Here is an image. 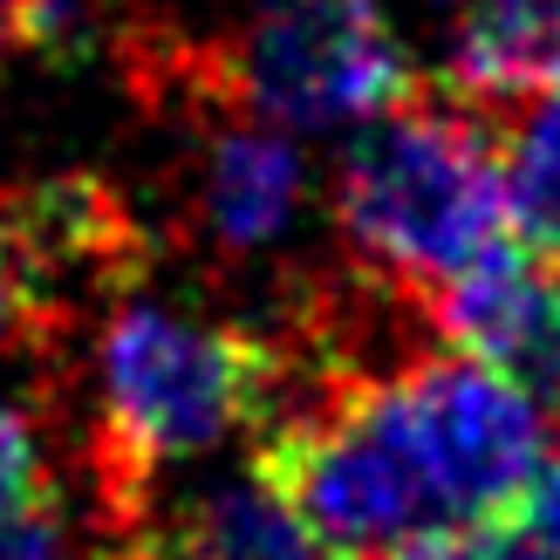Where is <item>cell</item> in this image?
Here are the masks:
<instances>
[{"label": "cell", "mask_w": 560, "mask_h": 560, "mask_svg": "<svg viewBox=\"0 0 560 560\" xmlns=\"http://www.w3.org/2000/svg\"><path fill=\"white\" fill-rule=\"evenodd\" d=\"M499 172H506L513 246L560 267V90H540L492 117Z\"/></svg>", "instance_id": "9c48e42d"}, {"label": "cell", "mask_w": 560, "mask_h": 560, "mask_svg": "<svg viewBox=\"0 0 560 560\" xmlns=\"http://www.w3.org/2000/svg\"><path fill=\"white\" fill-rule=\"evenodd\" d=\"M397 560H547L540 540L526 534L513 513H492V520H458V526H438V534L410 540Z\"/></svg>", "instance_id": "8fae6325"}, {"label": "cell", "mask_w": 560, "mask_h": 560, "mask_svg": "<svg viewBox=\"0 0 560 560\" xmlns=\"http://www.w3.org/2000/svg\"><path fill=\"white\" fill-rule=\"evenodd\" d=\"M8 8H14V0H0V21H8Z\"/></svg>", "instance_id": "2e32d148"}, {"label": "cell", "mask_w": 560, "mask_h": 560, "mask_svg": "<svg viewBox=\"0 0 560 560\" xmlns=\"http://www.w3.org/2000/svg\"><path fill=\"white\" fill-rule=\"evenodd\" d=\"M513 520L540 540V553H547V560H560V458H547V465L534 471V486L520 492Z\"/></svg>", "instance_id": "9a60e30c"}, {"label": "cell", "mask_w": 560, "mask_h": 560, "mask_svg": "<svg viewBox=\"0 0 560 560\" xmlns=\"http://www.w3.org/2000/svg\"><path fill=\"white\" fill-rule=\"evenodd\" d=\"M0 560H75V526L62 513V499H35L0 520Z\"/></svg>", "instance_id": "5bb4252c"}, {"label": "cell", "mask_w": 560, "mask_h": 560, "mask_svg": "<svg viewBox=\"0 0 560 560\" xmlns=\"http://www.w3.org/2000/svg\"><path fill=\"white\" fill-rule=\"evenodd\" d=\"M560 82V0H465L444 96L471 109H513Z\"/></svg>", "instance_id": "ba28073f"}, {"label": "cell", "mask_w": 560, "mask_h": 560, "mask_svg": "<svg viewBox=\"0 0 560 560\" xmlns=\"http://www.w3.org/2000/svg\"><path fill=\"white\" fill-rule=\"evenodd\" d=\"M424 301L444 349L492 362L560 410V267L520 254V246H499L492 260L444 280Z\"/></svg>", "instance_id": "8992f818"}, {"label": "cell", "mask_w": 560, "mask_h": 560, "mask_svg": "<svg viewBox=\"0 0 560 560\" xmlns=\"http://www.w3.org/2000/svg\"><path fill=\"white\" fill-rule=\"evenodd\" d=\"M42 335H48V294L27 273V260L14 254L8 226H0V355L14 342H42Z\"/></svg>", "instance_id": "4fadbf2b"}, {"label": "cell", "mask_w": 560, "mask_h": 560, "mask_svg": "<svg viewBox=\"0 0 560 560\" xmlns=\"http://www.w3.org/2000/svg\"><path fill=\"white\" fill-rule=\"evenodd\" d=\"M55 479H48V452H42V431L21 404H0V520L48 499Z\"/></svg>", "instance_id": "7c38bea8"}, {"label": "cell", "mask_w": 560, "mask_h": 560, "mask_svg": "<svg viewBox=\"0 0 560 560\" xmlns=\"http://www.w3.org/2000/svg\"><path fill=\"white\" fill-rule=\"evenodd\" d=\"M178 75L294 137L376 124L424 96L383 0H260L233 48H212Z\"/></svg>", "instance_id": "3957f363"}, {"label": "cell", "mask_w": 560, "mask_h": 560, "mask_svg": "<svg viewBox=\"0 0 560 560\" xmlns=\"http://www.w3.org/2000/svg\"><path fill=\"white\" fill-rule=\"evenodd\" d=\"M109 560H342L315 526L294 513L267 471L191 486L172 506H144V520L117 534Z\"/></svg>", "instance_id": "52a82bcc"}, {"label": "cell", "mask_w": 560, "mask_h": 560, "mask_svg": "<svg viewBox=\"0 0 560 560\" xmlns=\"http://www.w3.org/2000/svg\"><path fill=\"white\" fill-rule=\"evenodd\" d=\"M199 103H206V130H199V158H191V178H185L191 240L219 260L273 254L307 206V164H301L294 130L260 124L212 96Z\"/></svg>", "instance_id": "5b68a950"}, {"label": "cell", "mask_w": 560, "mask_h": 560, "mask_svg": "<svg viewBox=\"0 0 560 560\" xmlns=\"http://www.w3.org/2000/svg\"><path fill=\"white\" fill-rule=\"evenodd\" d=\"M280 404V342L191 307L130 294L96 342V486L109 534L144 520L158 471L267 431Z\"/></svg>", "instance_id": "6da1fadb"}, {"label": "cell", "mask_w": 560, "mask_h": 560, "mask_svg": "<svg viewBox=\"0 0 560 560\" xmlns=\"http://www.w3.org/2000/svg\"><path fill=\"white\" fill-rule=\"evenodd\" d=\"M124 0H14L8 8V35L21 48H35L42 62H96V55L117 42Z\"/></svg>", "instance_id": "30bf717a"}, {"label": "cell", "mask_w": 560, "mask_h": 560, "mask_svg": "<svg viewBox=\"0 0 560 560\" xmlns=\"http://www.w3.org/2000/svg\"><path fill=\"white\" fill-rule=\"evenodd\" d=\"M389 397H397L404 438L444 506V526L513 513L534 471L553 458L547 404L465 349L417 355L410 370L389 376Z\"/></svg>", "instance_id": "277c9868"}, {"label": "cell", "mask_w": 560, "mask_h": 560, "mask_svg": "<svg viewBox=\"0 0 560 560\" xmlns=\"http://www.w3.org/2000/svg\"><path fill=\"white\" fill-rule=\"evenodd\" d=\"M335 226L362 273L438 294L513 246L499 130L458 96H417L376 117L335 172Z\"/></svg>", "instance_id": "7a4b0ae2"}]
</instances>
